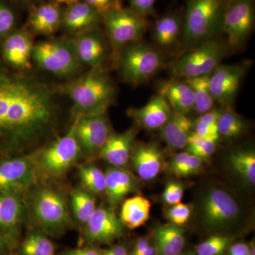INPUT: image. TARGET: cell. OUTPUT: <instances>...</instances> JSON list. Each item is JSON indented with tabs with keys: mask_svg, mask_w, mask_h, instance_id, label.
<instances>
[{
	"mask_svg": "<svg viewBox=\"0 0 255 255\" xmlns=\"http://www.w3.org/2000/svg\"><path fill=\"white\" fill-rule=\"evenodd\" d=\"M203 166V159L189 153L184 167L179 172L178 177H185L188 176L194 175L200 172Z\"/></svg>",
	"mask_w": 255,
	"mask_h": 255,
	"instance_id": "43",
	"label": "cell"
},
{
	"mask_svg": "<svg viewBox=\"0 0 255 255\" xmlns=\"http://www.w3.org/2000/svg\"><path fill=\"white\" fill-rule=\"evenodd\" d=\"M248 67V62L221 64L210 74L209 86L215 102L226 108L232 107Z\"/></svg>",
	"mask_w": 255,
	"mask_h": 255,
	"instance_id": "14",
	"label": "cell"
},
{
	"mask_svg": "<svg viewBox=\"0 0 255 255\" xmlns=\"http://www.w3.org/2000/svg\"><path fill=\"white\" fill-rule=\"evenodd\" d=\"M70 200L75 219L79 223L85 225L97 209L94 194L85 189H76L72 192Z\"/></svg>",
	"mask_w": 255,
	"mask_h": 255,
	"instance_id": "33",
	"label": "cell"
},
{
	"mask_svg": "<svg viewBox=\"0 0 255 255\" xmlns=\"http://www.w3.org/2000/svg\"><path fill=\"white\" fill-rule=\"evenodd\" d=\"M183 17L177 12H169L156 20L152 30L154 41L159 49H172L182 39Z\"/></svg>",
	"mask_w": 255,
	"mask_h": 255,
	"instance_id": "27",
	"label": "cell"
},
{
	"mask_svg": "<svg viewBox=\"0 0 255 255\" xmlns=\"http://www.w3.org/2000/svg\"><path fill=\"white\" fill-rule=\"evenodd\" d=\"M59 91L73 102L75 117L105 114L117 97L115 83L104 68H90L63 84Z\"/></svg>",
	"mask_w": 255,
	"mask_h": 255,
	"instance_id": "2",
	"label": "cell"
},
{
	"mask_svg": "<svg viewBox=\"0 0 255 255\" xmlns=\"http://www.w3.org/2000/svg\"><path fill=\"white\" fill-rule=\"evenodd\" d=\"M247 130V124L239 114L227 107L221 112L218 122L219 136L231 140L241 136Z\"/></svg>",
	"mask_w": 255,
	"mask_h": 255,
	"instance_id": "32",
	"label": "cell"
},
{
	"mask_svg": "<svg viewBox=\"0 0 255 255\" xmlns=\"http://www.w3.org/2000/svg\"><path fill=\"white\" fill-rule=\"evenodd\" d=\"M231 237L214 235L196 247V255H223L230 247Z\"/></svg>",
	"mask_w": 255,
	"mask_h": 255,
	"instance_id": "37",
	"label": "cell"
},
{
	"mask_svg": "<svg viewBox=\"0 0 255 255\" xmlns=\"http://www.w3.org/2000/svg\"><path fill=\"white\" fill-rule=\"evenodd\" d=\"M33 46V33L26 26L15 28L1 39V58L9 68L16 71H27L32 66Z\"/></svg>",
	"mask_w": 255,
	"mask_h": 255,
	"instance_id": "15",
	"label": "cell"
},
{
	"mask_svg": "<svg viewBox=\"0 0 255 255\" xmlns=\"http://www.w3.org/2000/svg\"><path fill=\"white\" fill-rule=\"evenodd\" d=\"M120 1H123V0H120Z\"/></svg>",
	"mask_w": 255,
	"mask_h": 255,
	"instance_id": "55",
	"label": "cell"
},
{
	"mask_svg": "<svg viewBox=\"0 0 255 255\" xmlns=\"http://www.w3.org/2000/svg\"><path fill=\"white\" fill-rule=\"evenodd\" d=\"M17 14L8 0H0V39L16 28Z\"/></svg>",
	"mask_w": 255,
	"mask_h": 255,
	"instance_id": "38",
	"label": "cell"
},
{
	"mask_svg": "<svg viewBox=\"0 0 255 255\" xmlns=\"http://www.w3.org/2000/svg\"><path fill=\"white\" fill-rule=\"evenodd\" d=\"M55 97L48 84L0 65V135L18 148L36 143L54 127Z\"/></svg>",
	"mask_w": 255,
	"mask_h": 255,
	"instance_id": "1",
	"label": "cell"
},
{
	"mask_svg": "<svg viewBox=\"0 0 255 255\" xmlns=\"http://www.w3.org/2000/svg\"><path fill=\"white\" fill-rule=\"evenodd\" d=\"M19 255H56L54 243L41 231H32L19 247Z\"/></svg>",
	"mask_w": 255,
	"mask_h": 255,
	"instance_id": "31",
	"label": "cell"
},
{
	"mask_svg": "<svg viewBox=\"0 0 255 255\" xmlns=\"http://www.w3.org/2000/svg\"><path fill=\"white\" fill-rule=\"evenodd\" d=\"M150 242L147 238H139L135 243L133 248L130 255H141L143 254L147 248L150 246Z\"/></svg>",
	"mask_w": 255,
	"mask_h": 255,
	"instance_id": "47",
	"label": "cell"
},
{
	"mask_svg": "<svg viewBox=\"0 0 255 255\" xmlns=\"http://www.w3.org/2000/svg\"><path fill=\"white\" fill-rule=\"evenodd\" d=\"M228 0H187L183 16L182 45L185 50L215 39L222 32ZM184 50V51H185Z\"/></svg>",
	"mask_w": 255,
	"mask_h": 255,
	"instance_id": "3",
	"label": "cell"
},
{
	"mask_svg": "<svg viewBox=\"0 0 255 255\" xmlns=\"http://www.w3.org/2000/svg\"><path fill=\"white\" fill-rule=\"evenodd\" d=\"M58 255H101L100 250L92 246L80 247L69 249L60 253Z\"/></svg>",
	"mask_w": 255,
	"mask_h": 255,
	"instance_id": "45",
	"label": "cell"
},
{
	"mask_svg": "<svg viewBox=\"0 0 255 255\" xmlns=\"http://www.w3.org/2000/svg\"><path fill=\"white\" fill-rule=\"evenodd\" d=\"M184 194V185L182 183L170 181L166 184L162 193V200L169 206L179 204Z\"/></svg>",
	"mask_w": 255,
	"mask_h": 255,
	"instance_id": "40",
	"label": "cell"
},
{
	"mask_svg": "<svg viewBox=\"0 0 255 255\" xmlns=\"http://www.w3.org/2000/svg\"><path fill=\"white\" fill-rule=\"evenodd\" d=\"M172 110L165 99L157 93L145 105L140 108H130L127 114L137 127L148 130H157L168 120Z\"/></svg>",
	"mask_w": 255,
	"mask_h": 255,
	"instance_id": "21",
	"label": "cell"
},
{
	"mask_svg": "<svg viewBox=\"0 0 255 255\" xmlns=\"http://www.w3.org/2000/svg\"><path fill=\"white\" fill-rule=\"evenodd\" d=\"M231 167L246 182L254 186L255 184V152L250 150H240L231 154L230 157Z\"/></svg>",
	"mask_w": 255,
	"mask_h": 255,
	"instance_id": "34",
	"label": "cell"
},
{
	"mask_svg": "<svg viewBox=\"0 0 255 255\" xmlns=\"http://www.w3.org/2000/svg\"><path fill=\"white\" fill-rule=\"evenodd\" d=\"M229 46L216 39L210 40L185 50L174 62L172 74L175 78L187 79L210 75L221 65Z\"/></svg>",
	"mask_w": 255,
	"mask_h": 255,
	"instance_id": "7",
	"label": "cell"
},
{
	"mask_svg": "<svg viewBox=\"0 0 255 255\" xmlns=\"http://www.w3.org/2000/svg\"><path fill=\"white\" fill-rule=\"evenodd\" d=\"M216 140L205 138L192 132L188 138L187 151L191 155L197 156L204 160L209 158L216 149Z\"/></svg>",
	"mask_w": 255,
	"mask_h": 255,
	"instance_id": "36",
	"label": "cell"
},
{
	"mask_svg": "<svg viewBox=\"0 0 255 255\" xmlns=\"http://www.w3.org/2000/svg\"><path fill=\"white\" fill-rule=\"evenodd\" d=\"M11 246V243L8 241L7 238L5 237L3 233L0 231V254L7 251Z\"/></svg>",
	"mask_w": 255,
	"mask_h": 255,
	"instance_id": "50",
	"label": "cell"
},
{
	"mask_svg": "<svg viewBox=\"0 0 255 255\" xmlns=\"http://www.w3.org/2000/svg\"><path fill=\"white\" fill-rule=\"evenodd\" d=\"M77 55L82 66L107 69L109 60L116 63L108 39L100 29L93 30L73 37Z\"/></svg>",
	"mask_w": 255,
	"mask_h": 255,
	"instance_id": "16",
	"label": "cell"
},
{
	"mask_svg": "<svg viewBox=\"0 0 255 255\" xmlns=\"http://www.w3.org/2000/svg\"><path fill=\"white\" fill-rule=\"evenodd\" d=\"M136 134L135 128H131L122 133L112 132L99 156L112 164V167L122 168L130 158Z\"/></svg>",
	"mask_w": 255,
	"mask_h": 255,
	"instance_id": "23",
	"label": "cell"
},
{
	"mask_svg": "<svg viewBox=\"0 0 255 255\" xmlns=\"http://www.w3.org/2000/svg\"><path fill=\"white\" fill-rule=\"evenodd\" d=\"M155 246L159 255H178L182 253L186 244L182 226L169 223L156 228Z\"/></svg>",
	"mask_w": 255,
	"mask_h": 255,
	"instance_id": "29",
	"label": "cell"
},
{
	"mask_svg": "<svg viewBox=\"0 0 255 255\" xmlns=\"http://www.w3.org/2000/svg\"><path fill=\"white\" fill-rule=\"evenodd\" d=\"M157 93L165 99L172 112L187 115L194 110V92L184 80L174 78L161 82Z\"/></svg>",
	"mask_w": 255,
	"mask_h": 255,
	"instance_id": "24",
	"label": "cell"
},
{
	"mask_svg": "<svg viewBox=\"0 0 255 255\" xmlns=\"http://www.w3.org/2000/svg\"><path fill=\"white\" fill-rule=\"evenodd\" d=\"M107 38L113 51L116 63L121 50L135 42L141 41L149 28L147 18L130 8H117L102 15Z\"/></svg>",
	"mask_w": 255,
	"mask_h": 255,
	"instance_id": "8",
	"label": "cell"
},
{
	"mask_svg": "<svg viewBox=\"0 0 255 255\" xmlns=\"http://www.w3.org/2000/svg\"><path fill=\"white\" fill-rule=\"evenodd\" d=\"M241 209L229 192L221 188H211L203 196L200 204L202 222L211 230L231 226L239 219Z\"/></svg>",
	"mask_w": 255,
	"mask_h": 255,
	"instance_id": "10",
	"label": "cell"
},
{
	"mask_svg": "<svg viewBox=\"0 0 255 255\" xmlns=\"http://www.w3.org/2000/svg\"><path fill=\"white\" fill-rule=\"evenodd\" d=\"M40 151L6 159L0 163V192L23 194L36 182Z\"/></svg>",
	"mask_w": 255,
	"mask_h": 255,
	"instance_id": "11",
	"label": "cell"
},
{
	"mask_svg": "<svg viewBox=\"0 0 255 255\" xmlns=\"http://www.w3.org/2000/svg\"><path fill=\"white\" fill-rule=\"evenodd\" d=\"M53 1H54L57 4L60 5L65 4L66 5V6H70V5L76 4V3L82 1V0H53Z\"/></svg>",
	"mask_w": 255,
	"mask_h": 255,
	"instance_id": "51",
	"label": "cell"
},
{
	"mask_svg": "<svg viewBox=\"0 0 255 255\" xmlns=\"http://www.w3.org/2000/svg\"><path fill=\"white\" fill-rule=\"evenodd\" d=\"M178 255H196L194 253H180V254Z\"/></svg>",
	"mask_w": 255,
	"mask_h": 255,
	"instance_id": "54",
	"label": "cell"
},
{
	"mask_svg": "<svg viewBox=\"0 0 255 255\" xmlns=\"http://www.w3.org/2000/svg\"><path fill=\"white\" fill-rule=\"evenodd\" d=\"M189 155V153L187 151H184V152L177 153L171 159L169 164V170L172 174H174L176 177H178V176H179V172L184 167V164H185Z\"/></svg>",
	"mask_w": 255,
	"mask_h": 255,
	"instance_id": "44",
	"label": "cell"
},
{
	"mask_svg": "<svg viewBox=\"0 0 255 255\" xmlns=\"http://www.w3.org/2000/svg\"><path fill=\"white\" fill-rule=\"evenodd\" d=\"M84 239L89 244L111 245L124 235V226L112 208L100 206L85 225Z\"/></svg>",
	"mask_w": 255,
	"mask_h": 255,
	"instance_id": "17",
	"label": "cell"
},
{
	"mask_svg": "<svg viewBox=\"0 0 255 255\" xmlns=\"http://www.w3.org/2000/svg\"><path fill=\"white\" fill-rule=\"evenodd\" d=\"M192 214L191 206L184 203H179L170 206L166 211L165 216L170 223L182 226L186 224L190 219Z\"/></svg>",
	"mask_w": 255,
	"mask_h": 255,
	"instance_id": "39",
	"label": "cell"
},
{
	"mask_svg": "<svg viewBox=\"0 0 255 255\" xmlns=\"http://www.w3.org/2000/svg\"><path fill=\"white\" fill-rule=\"evenodd\" d=\"M254 23V0H228L222 27L228 46L241 47L251 35Z\"/></svg>",
	"mask_w": 255,
	"mask_h": 255,
	"instance_id": "13",
	"label": "cell"
},
{
	"mask_svg": "<svg viewBox=\"0 0 255 255\" xmlns=\"http://www.w3.org/2000/svg\"><path fill=\"white\" fill-rule=\"evenodd\" d=\"M255 255V248L254 243H253V244L251 245V255Z\"/></svg>",
	"mask_w": 255,
	"mask_h": 255,
	"instance_id": "53",
	"label": "cell"
},
{
	"mask_svg": "<svg viewBox=\"0 0 255 255\" xmlns=\"http://www.w3.org/2000/svg\"><path fill=\"white\" fill-rule=\"evenodd\" d=\"M150 212V201L144 196L135 195L124 201L119 219L124 227L135 230L147 222Z\"/></svg>",
	"mask_w": 255,
	"mask_h": 255,
	"instance_id": "28",
	"label": "cell"
},
{
	"mask_svg": "<svg viewBox=\"0 0 255 255\" xmlns=\"http://www.w3.org/2000/svg\"><path fill=\"white\" fill-rule=\"evenodd\" d=\"M78 176L85 190L92 194H105V172L93 164L82 165L78 169Z\"/></svg>",
	"mask_w": 255,
	"mask_h": 255,
	"instance_id": "35",
	"label": "cell"
},
{
	"mask_svg": "<svg viewBox=\"0 0 255 255\" xmlns=\"http://www.w3.org/2000/svg\"><path fill=\"white\" fill-rule=\"evenodd\" d=\"M74 133L80 146L82 155L86 157L100 155L112 129L110 120L105 114L89 117H75Z\"/></svg>",
	"mask_w": 255,
	"mask_h": 255,
	"instance_id": "12",
	"label": "cell"
},
{
	"mask_svg": "<svg viewBox=\"0 0 255 255\" xmlns=\"http://www.w3.org/2000/svg\"><path fill=\"white\" fill-rule=\"evenodd\" d=\"M130 159L134 170L142 180L155 179L164 168V153L155 142L137 145Z\"/></svg>",
	"mask_w": 255,
	"mask_h": 255,
	"instance_id": "22",
	"label": "cell"
},
{
	"mask_svg": "<svg viewBox=\"0 0 255 255\" xmlns=\"http://www.w3.org/2000/svg\"><path fill=\"white\" fill-rule=\"evenodd\" d=\"M35 221L47 236L59 237L71 223L68 201L55 188L43 187L36 191L32 201Z\"/></svg>",
	"mask_w": 255,
	"mask_h": 255,
	"instance_id": "6",
	"label": "cell"
},
{
	"mask_svg": "<svg viewBox=\"0 0 255 255\" xmlns=\"http://www.w3.org/2000/svg\"><path fill=\"white\" fill-rule=\"evenodd\" d=\"M157 0H130V8L135 13L147 18L155 14Z\"/></svg>",
	"mask_w": 255,
	"mask_h": 255,
	"instance_id": "41",
	"label": "cell"
},
{
	"mask_svg": "<svg viewBox=\"0 0 255 255\" xmlns=\"http://www.w3.org/2000/svg\"><path fill=\"white\" fill-rule=\"evenodd\" d=\"M32 62L55 76L70 78L81 70L73 38H53L34 43Z\"/></svg>",
	"mask_w": 255,
	"mask_h": 255,
	"instance_id": "5",
	"label": "cell"
},
{
	"mask_svg": "<svg viewBox=\"0 0 255 255\" xmlns=\"http://www.w3.org/2000/svg\"><path fill=\"white\" fill-rule=\"evenodd\" d=\"M22 195L14 191L0 192V231L11 246L17 241L24 219L26 207Z\"/></svg>",
	"mask_w": 255,
	"mask_h": 255,
	"instance_id": "18",
	"label": "cell"
},
{
	"mask_svg": "<svg viewBox=\"0 0 255 255\" xmlns=\"http://www.w3.org/2000/svg\"><path fill=\"white\" fill-rule=\"evenodd\" d=\"M193 126L194 122L187 115L172 111L168 120L160 128L161 137L170 150H182L187 147Z\"/></svg>",
	"mask_w": 255,
	"mask_h": 255,
	"instance_id": "26",
	"label": "cell"
},
{
	"mask_svg": "<svg viewBox=\"0 0 255 255\" xmlns=\"http://www.w3.org/2000/svg\"><path fill=\"white\" fill-rule=\"evenodd\" d=\"M11 4L17 5L23 8H31L34 5L40 4L43 2L44 0H8Z\"/></svg>",
	"mask_w": 255,
	"mask_h": 255,
	"instance_id": "49",
	"label": "cell"
},
{
	"mask_svg": "<svg viewBox=\"0 0 255 255\" xmlns=\"http://www.w3.org/2000/svg\"><path fill=\"white\" fill-rule=\"evenodd\" d=\"M116 64L124 81L136 87L158 73L164 60L157 48L139 41L124 47Z\"/></svg>",
	"mask_w": 255,
	"mask_h": 255,
	"instance_id": "4",
	"label": "cell"
},
{
	"mask_svg": "<svg viewBox=\"0 0 255 255\" xmlns=\"http://www.w3.org/2000/svg\"><path fill=\"white\" fill-rule=\"evenodd\" d=\"M251 246L246 243H239L229 247V255H250Z\"/></svg>",
	"mask_w": 255,
	"mask_h": 255,
	"instance_id": "48",
	"label": "cell"
},
{
	"mask_svg": "<svg viewBox=\"0 0 255 255\" xmlns=\"http://www.w3.org/2000/svg\"><path fill=\"white\" fill-rule=\"evenodd\" d=\"M100 251L101 255H130L127 248L122 245H114Z\"/></svg>",
	"mask_w": 255,
	"mask_h": 255,
	"instance_id": "46",
	"label": "cell"
},
{
	"mask_svg": "<svg viewBox=\"0 0 255 255\" xmlns=\"http://www.w3.org/2000/svg\"><path fill=\"white\" fill-rule=\"evenodd\" d=\"M105 176V194L112 209L117 207L128 194L138 188L135 177L120 167H110L106 171Z\"/></svg>",
	"mask_w": 255,
	"mask_h": 255,
	"instance_id": "25",
	"label": "cell"
},
{
	"mask_svg": "<svg viewBox=\"0 0 255 255\" xmlns=\"http://www.w3.org/2000/svg\"><path fill=\"white\" fill-rule=\"evenodd\" d=\"M210 75L187 79L194 95V110L199 115L214 109L215 100L209 86Z\"/></svg>",
	"mask_w": 255,
	"mask_h": 255,
	"instance_id": "30",
	"label": "cell"
},
{
	"mask_svg": "<svg viewBox=\"0 0 255 255\" xmlns=\"http://www.w3.org/2000/svg\"><path fill=\"white\" fill-rule=\"evenodd\" d=\"M28 9L26 26L33 34L49 36L61 28L65 9L53 0L43 1Z\"/></svg>",
	"mask_w": 255,
	"mask_h": 255,
	"instance_id": "20",
	"label": "cell"
},
{
	"mask_svg": "<svg viewBox=\"0 0 255 255\" xmlns=\"http://www.w3.org/2000/svg\"><path fill=\"white\" fill-rule=\"evenodd\" d=\"M82 1L91 6L102 15L117 8L123 6L122 1L120 0H82Z\"/></svg>",
	"mask_w": 255,
	"mask_h": 255,
	"instance_id": "42",
	"label": "cell"
},
{
	"mask_svg": "<svg viewBox=\"0 0 255 255\" xmlns=\"http://www.w3.org/2000/svg\"><path fill=\"white\" fill-rule=\"evenodd\" d=\"M102 24V15L84 1L66 6L64 9L61 28L70 36L75 37L100 29Z\"/></svg>",
	"mask_w": 255,
	"mask_h": 255,
	"instance_id": "19",
	"label": "cell"
},
{
	"mask_svg": "<svg viewBox=\"0 0 255 255\" xmlns=\"http://www.w3.org/2000/svg\"><path fill=\"white\" fill-rule=\"evenodd\" d=\"M82 155L74 133L73 125L68 132L40 150L38 157V175L57 178L63 175Z\"/></svg>",
	"mask_w": 255,
	"mask_h": 255,
	"instance_id": "9",
	"label": "cell"
},
{
	"mask_svg": "<svg viewBox=\"0 0 255 255\" xmlns=\"http://www.w3.org/2000/svg\"><path fill=\"white\" fill-rule=\"evenodd\" d=\"M141 255H159V254L157 248H156L155 245V246L150 245V246L147 248V251Z\"/></svg>",
	"mask_w": 255,
	"mask_h": 255,
	"instance_id": "52",
	"label": "cell"
}]
</instances>
